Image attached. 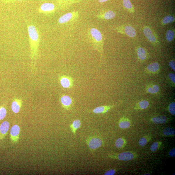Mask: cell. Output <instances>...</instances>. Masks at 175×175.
<instances>
[{
    "mask_svg": "<svg viewBox=\"0 0 175 175\" xmlns=\"http://www.w3.org/2000/svg\"><path fill=\"white\" fill-rule=\"evenodd\" d=\"M10 124L7 121L3 122L0 125V139H4L8 133L10 128Z\"/></svg>",
    "mask_w": 175,
    "mask_h": 175,
    "instance_id": "e0dca14e",
    "label": "cell"
},
{
    "mask_svg": "<svg viewBox=\"0 0 175 175\" xmlns=\"http://www.w3.org/2000/svg\"><path fill=\"white\" fill-rule=\"evenodd\" d=\"M42 1H48V0H42Z\"/></svg>",
    "mask_w": 175,
    "mask_h": 175,
    "instance_id": "f35d334b",
    "label": "cell"
},
{
    "mask_svg": "<svg viewBox=\"0 0 175 175\" xmlns=\"http://www.w3.org/2000/svg\"><path fill=\"white\" fill-rule=\"evenodd\" d=\"M81 126V120L79 119H76L73 122V123L69 125L70 128L74 135H76V131Z\"/></svg>",
    "mask_w": 175,
    "mask_h": 175,
    "instance_id": "44dd1931",
    "label": "cell"
},
{
    "mask_svg": "<svg viewBox=\"0 0 175 175\" xmlns=\"http://www.w3.org/2000/svg\"><path fill=\"white\" fill-rule=\"evenodd\" d=\"M145 90L147 93L157 94H158L160 91V88L157 84H150L146 86Z\"/></svg>",
    "mask_w": 175,
    "mask_h": 175,
    "instance_id": "2e32d148",
    "label": "cell"
},
{
    "mask_svg": "<svg viewBox=\"0 0 175 175\" xmlns=\"http://www.w3.org/2000/svg\"><path fill=\"white\" fill-rule=\"evenodd\" d=\"M169 111L171 115H174L175 114V103L174 102L171 103L168 107Z\"/></svg>",
    "mask_w": 175,
    "mask_h": 175,
    "instance_id": "1f68e13d",
    "label": "cell"
},
{
    "mask_svg": "<svg viewBox=\"0 0 175 175\" xmlns=\"http://www.w3.org/2000/svg\"><path fill=\"white\" fill-rule=\"evenodd\" d=\"M169 155L171 157H174L175 156V148L172 149L169 153Z\"/></svg>",
    "mask_w": 175,
    "mask_h": 175,
    "instance_id": "d590c367",
    "label": "cell"
},
{
    "mask_svg": "<svg viewBox=\"0 0 175 175\" xmlns=\"http://www.w3.org/2000/svg\"><path fill=\"white\" fill-rule=\"evenodd\" d=\"M143 33L146 37L153 45L156 46L159 45V42L158 36L151 27L148 26L144 27Z\"/></svg>",
    "mask_w": 175,
    "mask_h": 175,
    "instance_id": "277c9868",
    "label": "cell"
},
{
    "mask_svg": "<svg viewBox=\"0 0 175 175\" xmlns=\"http://www.w3.org/2000/svg\"><path fill=\"white\" fill-rule=\"evenodd\" d=\"M21 1H23V0H4L3 1H4L5 4H8V3Z\"/></svg>",
    "mask_w": 175,
    "mask_h": 175,
    "instance_id": "8d00e7d4",
    "label": "cell"
},
{
    "mask_svg": "<svg viewBox=\"0 0 175 175\" xmlns=\"http://www.w3.org/2000/svg\"><path fill=\"white\" fill-rule=\"evenodd\" d=\"M23 101L20 99L15 98L11 103V108L15 113H18L20 110L22 105Z\"/></svg>",
    "mask_w": 175,
    "mask_h": 175,
    "instance_id": "ac0fdd59",
    "label": "cell"
},
{
    "mask_svg": "<svg viewBox=\"0 0 175 175\" xmlns=\"http://www.w3.org/2000/svg\"><path fill=\"white\" fill-rule=\"evenodd\" d=\"M60 101L64 109L67 110L72 109L74 102L72 97L68 95L62 94L60 97Z\"/></svg>",
    "mask_w": 175,
    "mask_h": 175,
    "instance_id": "ba28073f",
    "label": "cell"
},
{
    "mask_svg": "<svg viewBox=\"0 0 175 175\" xmlns=\"http://www.w3.org/2000/svg\"><path fill=\"white\" fill-rule=\"evenodd\" d=\"M136 50L138 59L140 62H145L148 60L149 55L145 48L142 47H137Z\"/></svg>",
    "mask_w": 175,
    "mask_h": 175,
    "instance_id": "7c38bea8",
    "label": "cell"
},
{
    "mask_svg": "<svg viewBox=\"0 0 175 175\" xmlns=\"http://www.w3.org/2000/svg\"><path fill=\"white\" fill-rule=\"evenodd\" d=\"M7 115V110L4 106L0 107V120L4 119Z\"/></svg>",
    "mask_w": 175,
    "mask_h": 175,
    "instance_id": "f546056e",
    "label": "cell"
},
{
    "mask_svg": "<svg viewBox=\"0 0 175 175\" xmlns=\"http://www.w3.org/2000/svg\"><path fill=\"white\" fill-rule=\"evenodd\" d=\"M166 79L169 84L171 86L175 87V75L174 74L172 73H169Z\"/></svg>",
    "mask_w": 175,
    "mask_h": 175,
    "instance_id": "4316f807",
    "label": "cell"
},
{
    "mask_svg": "<svg viewBox=\"0 0 175 175\" xmlns=\"http://www.w3.org/2000/svg\"><path fill=\"white\" fill-rule=\"evenodd\" d=\"M109 0H98V2L101 4H102V3L107 2Z\"/></svg>",
    "mask_w": 175,
    "mask_h": 175,
    "instance_id": "74e56055",
    "label": "cell"
},
{
    "mask_svg": "<svg viewBox=\"0 0 175 175\" xmlns=\"http://www.w3.org/2000/svg\"><path fill=\"white\" fill-rule=\"evenodd\" d=\"M86 142L91 152H93L102 146L103 141L100 137L93 136L88 137Z\"/></svg>",
    "mask_w": 175,
    "mask_h": 175,
    "instance_id": "3957f363",
    "label": "cell"
},
{
    "mask_svg": "<svg viewBox=\"0 0 175 175\" xmlns=\"http://www.w3.org/2000/svg\"><path fill=\"white\" fill-rule=\"evenodd\" d=\"M175 20V17L172 15H168L165 16L162 21V24L163 25L169 24L174 22Z\"/></svg>",
    "mask_w": 175,
    "mask_h": 175,
    "instance_id": "484cf974",
    "label": "cell"
},
{
    "mask_svg": "<svg viewBox=\"0 0 175 175\" xmlns=\"http://www.w3.org/2000/svg\"><path fill=\"white\" fill-rule=\"evenodd\" d=\"M29 42L30 46V57L32 60V69H35L36 61L38 56V49L40 41V35L36 26L30 23L27 24Z\"/></svg>",
    "mask_w": 175,
    "mask_h": 175,
    "instance_id": "6da1fadb",
    "label": "cell"
},
{
    "mask_svg": "<svg viewBox=\"0 0 175 175\" xmlns=\"http://www.w3.org/2000/svg\"><path fill=\"white\" fill-rule=\"evenodd\" d=\"M163 133L165 136H171L174 135L175 134V131L173 128H167L164 130L163 131Z\"/></svg>",
    "mask_w": 175,
    "mask_h": 175,
    "instance_id": "f1b7e54d",
    "label": "cell"
},
{
    "mask_svg": "<svg viewBox=\"0 0 175 175\" xmlns=\"http://www.w3.org/2000/svg\"><path fill=\"white\" fill-rule=\"evenodd\" d=\"M21 129L19 125H15L12 127L10 130L11 139L14 143L18 142L19 139Z\"/></svg>",
    "mask_w": 175,
    "mask_h": 175,
    "instance_id": "9a60e30c",
    "label": "cell"
},
{
    "mask_svg": "<svg viewBox=\"0 0 175 175\" xmlns=\"http://www.w3.org/2000/svg\"><path fill=\"white\" fill-rule=\"evenodd\" d=\"M57 9L56 6L53 3H45L40 6L38 11L40 13L49 15L54 14Z\"/></svg>",
    "mask_w": 175,
    "mask_h": 175,
    "instance_id": "52a82bcc",
    "label": "cell"
},
{
    "mask_svg": "<svg viewBox=\"0 0 175 175\" xmlns=\"http://www.w3.org/2000/svg\"><path fill=\"white\" fill-rule=\"evenodd\" d=\"M149 103L148 101L143 100L137 103L135 109L137 110H144L148 108L149 106Z\"/></svg>",
    "mask_w": 175,
    "mask_h": 175,
    "instance_id": "603a6c76",
    "label": "cell"
},
{
    "mask_svg": "<svg viewBox=\"0 0 175 175\" xmlns=\"http://www.w3.org/2000/svg\"><path fill=\"white\" fill-rule=\"evenodd\" d=\"M131 121L128 118L125 117L121 118L120 120L119 126L122 129H126L130 127Z\"/></svg>",
    "mask_w": 175,
    "mask_h": 175,
    "instance_id": "ffe728a7",
    "label": "cell"
},
{
    "mask_svg": "<svg viewBox=\"0 0 175 175\" xmlns=\"http://www.w3.org/2000/svg\"><path fill=\"white\" fill-rule=\"evenodd\" d=\"M82 0H57V7L61 10L68 8L72 4L80 2Z\"/></svg>",
    "mask_w": 175,
    "mask_h": 175,
    "instance_id": "8fae6325",
    "label": "cell"
},
{
    "mask_svg": "<svg viewBox=\"0 0 175 175\" xmlns=\"http://www.w3.org/2000/svg\"><path fill=\"white\" fill-rule=\"evenodd\" d=\"M152 121L154 123L160 124L166 123L167 121L166 117L164 116H159L154 117L151 119Z\"/></svg>",
    "mask_w": 175,
    "mask_h": 175,
    "instance_id": "7402d4cb",
    "label": "cell"
},
{
    "mask_svg": "<svg viewBox=\"0 0 175 175\" xmlns=\"http://www.w3.org/2000/svg\"><path fill=\"white\" fill-rule=\"evenodd\" d=\"M116 173V171L114 169H111L107 171L104 173V175H115Z\"/></svg>",
    "mask_w": 175,
    "mask_h": 175,
    "instance_id": "e575fe53",
    "label": "cell"
},
{
    "mask_svg": "<svg viewBox=\"0 0 175 175\" xmlns=\"http://www.w3.org/2000/svg\"><path fill=\"white\" fill-rule=\"evenodd\" d=\"M125 140L122 138H120L117 140L115 142V145L117 148L119 149L123 148L125 145Z\"/></svg>",
    "mask_w": 175,
    "mask_h": 175,
    "instance_id": "83f0119b",
    "label": "cell"
},
{
    "mask_svg": "<svg viewBox=\"0 0 175 175\" xmlns=\"http://www.w3.org/2000/svg\"><path fill=\"white\" fill-rule=\"evenodd\" d=\"M160 67L158 62H154L147 66L145 69V72L149 74H158L160 72Z\"/></svg>",
    "mask_w": 175,
    "mask_h": 175,
    "instance_id": "5bb4252c",
    "label": "cell"
},
{
    "mask_svg": "<svg viewBox=\"0 0 175 175\" xmlns=\"http://www.w3.org/2000/svg\"><path fill=\"white\" fill-rule=\"evenodd\" d=\"M175 33L174 30H169L166 33V38L169 42L173 41L175 38Z\"/></svg>",
    "mask_w": 175,
    "mask_h": 175,
    "instance_id": "d4e9b609",
    "label": "cell"
},
{
    "mask_svg": "<svg viewBox=\"0 0 175 175\" xmlns=\"http://www.w3.org/2000/svg\"><path fill=\"white\" fill-rule=\"evenodd\" d=\"M115 30L117 32L127 35L132 38L135 37L136 35L135 30L130 25H123L117 27L115 28Z\"/></svg>",
    "mask_w": 175,
    "mask_h": 175,
    "instance_id": "5b68a950",
    "label": "cell"
},
{
    "mask_svg": "<svg viewBox=\"0 0 175 175\" xmlns=\"http://www.w3.org/2000/svg\"><path fill=\"white\" fill-rule=\"evenodd\" d=\"M88 37L90 43L95 50L100 54V62H102L103 53V47L104 37L100 30L95 28H92L88 30Z\"/></svg>",
    "mask_w": 175,
    "mask_h": 175,
    "instance_id": "7a4b0ae2",
    "label": "cell"
},
{
    "mask_svg": "<svg viewBox=\"0 0 175 175\" xmlns=\"http://www.w3.org/2000/svg\"><path fill=\"white\" fill-rule=\"evenodd\" d=\"M123 4L124 6L130 13H134V9L132 4H131L130 0H123Z\"/></svg>",
    "mask_w": 175,
    "mask_h": 175,
    "instance_id": "cb8c5ba5",
    "label": "cell"
},
{
    "mask_svg": "<svg viewBox=\"0 0 175 175\" xmlns=\"http://www.w3.org/2000/svg\"><path fill=\"white\" fill-rule=\"evenodd\" d=\"M162 142H156L153 143L150 147V150L152 152H156L160 146Z\"/></svg>",
    "mask_w": 175,
    "mask_h": 175,
    "instance_id": "4dcf8cb0",
    "label": "cell"
},
{
    "mask_svg": "<svg viewBox=\"0 0 175 175\" xmlns=\"http://www.w3.org/2000/svg\"><path fill=\"white\" fill-rule=\"evenodd\" d=\"M78 11H73L67 13L61 16L58 20V22L60 24H65L77 20L79 17Z\"/></svg>",
    "mask_w": 175,
    "mask_h": 175,
    "instance_id": "8992f818",
    "label": "cell"
},
{
    "mask_svg": "<svg viewBox=\"0 0 175 175\" xmlns=\"http://www.w3.org/2000/svg\"><path fill=\"white\" fill-rule=\"evenodd\" d=\"M59 80L62 86L66 89H70L73 87V79L69 76L62 75L60 76Z\"/></svg>",
    "mask_w": 175,
    "mask_h": 175,
    "instance_id": "30bf717a",
    "label": "cell"
},
{
    "mask_svg": "<svg viewBox=\"0 0 175 175\" xmlns=\"http://www.w3.org/2000/svg\"><path fill=\"white\" fill-rule=\"evenodd\" d=\"M169 65L172 69L173 71L175 72V62L174 60H171L169 61Z\"/></svg>",
    "mask_w": 175,
    "mask_h": 175,
    "instance_id": "836d02e7",
    "label": "cell"
},
{
    "mask_svg": "<svg viewBox=\"0 0 175 175\" xmlns=\"http://www.w3.org/2000/svg\"><path fill=\"white\" fill-rule=\"evenodd\" d=\"M148 139L145 137H143L141 138L139 142V145L142 147H143L146 145L147 143H148Z\"/></svg>",
    "mask_w": 175,
    "mask_h": 175,
    "instance_id": "d6a6232c",
    "label": "cell"
},
{
    "mask_svg": "<svg viewBox=\"0 0 175 175\" xmlns=\"http://www.w3.org/2000/svg\"><path fill=\"white\" fill-rule=\"evenodd\" d=\"M115 106L114 105L101 106L96 107L92 110V112L96 114L103 113L108 111Z\"/></svg>",
    "mask_w": 175,
    "mask_h": 175,
    "instance_id": "d6986e66",
    "label": "cell"
},
{
    "mask_svg": "<svg viewBox=\"0 0 175 175\" xmlns=\"http://www.w3.org/2000/svg\"><path fill=\"white\" fill-rule=\"evenodd\" d=\"M116 13L114 11L111 10L102 11L98 13L96 17L98 19L103 20H110L114 18Z\"/></svg>",
    "mask_w": 175,
    "mask_h": 175,
    "instance_id": "4fadbf2b",
    "label": "cell"
},
{
    "mask_svg": "<svg viewBox=\"0 0 175 175\" xmlns=\"http://www.w3.org/2000/svg\"><path fill=\"white\" fill-rule=\"evenodd\" d=\"M110 158L117 159L122 161H130L135 158V155L130 152H125L120 153L117 155H108Z\"/></svg>",
    "mask_w": 175,
    "mask_h": 175,
    "instance_id": "9c48e42d",
    "label": "cell"
}]
</instances>
